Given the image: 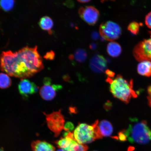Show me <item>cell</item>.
<instances>
[{
  "instance_id": "6da1fadb",
  "label": "cell",
  "mask_w": 151,
  "mask_h": 151,
  "mask_svg": "<svg viewBox=\"0 0 151 151\" xmlns=\"http://www.w3.org/2000/svg\"><path fill=\"white\" fill-rule=\"evenodd\" d=\"M0 69L10 76L18 78H26L33 76L17 52L8 50L1 53L0 55Z\"/></svg>"
},
{
  "instance_id": "7a4b0ae2",
  "label": "cell",
  "mask_w": 151,
  "mask_h": 151,
  "mask_svg": "<svg viewBox=\"0 0 151 151\" xmlns=\"http://www.w3.org/2000/svg\"><path fill=\"white\" fill-rule=\"evenodd\" d=\"M106 81L110 84L109 90L113 96L124 103H129L132 98H136L138 95V92L133 89L132 79L128 81L118 75L114 80L109 78Z\"/></svg>"
},
{
  "instance_id": "3957f363",
  "label": "cell",
  "mask_w": 151,
  "mask_h": 151,
  "mask_svg": "<svg viewBox=\"0 0 151 151\" xmlns=\"http://www.w3.org/2000/svg\"><path fill=\"white\" fill-rule=\"evenodd\" d=\"M131 123L127 129L122 130L127 140L132 143L146 145L151 140V130L146 121L132 118Z\"/></svg>"
},
{
  "instance_id": "277c9868",
  "label": "cell",
  "mask_w": 151,
  "mask_h": 151,
  "mask_svg": "<svg viewBox=\"0 0 151 151\" xmlns=\"http://www.w3.org/2000/svg\"><path fill=\"white\" fill-rule=\"evenodd\" d=\"M99 123V120H97L91 125L85 123L79 124L73 133L76 141L79 144L86 145L102 138Z\"/></svg>"
},
{
  "instance_id": "5b68a950",
  "label": "cell",
  "mask_w": 151,
  "mask_h": 151,
  "mask_svg": "<svg viewBox=\"0 0 151 151\" xmlns=\"http://www.w3.org/2000/svg\"><path fill=\"white\" fill-rule=\"evenodd\" d=\"M25 63L28 69L33 75L43 69L42 58L37 51V47L26 46L17 51Z\"/></svg>"
},
{
  "instance_id": "8992f818",
  "label": "cell",
  "mask_w": 151,
  "mask_h": 151,
  "mask_svg": "<svg viewBox=\"0 0 151 151\" xmlns=\"http://www.w3.org/2000/svg\"><path fill=\"white\" fill-rule=\"evenodd\" d=\"M46 116L47 126L51 131L53 132L54 136H58L64 129L65 125V118L62 114L61 110L47 114L43 113Z\"/></svg>"
},
{
  "instance_id": "52a82bcc",
  "label": "cell",
  "mask_w": 151,
  "mask_h": 151,
  "mask_svg": "<svg viewBox=\"0 0 151 151\" xmlns=\"http://www.w3.org/2000/svg\"><path fill=\"white\" fill-rule=\"evenodd\" d=\"M99 31L101 37L105 40L109 41L118 39L122 31L118 24L110 21L102 23L100 26Z\"/></svg>"
},
{
  "instance_id": "ba28073f",
  "label": "cell",
  "mask_w": 151,
  "mask_h": 151,
  "mask_svg": "<svg viewBox=\"0 0 151 151\" xmlns=\"http://www.w3.org/2000/svg\"><path fill=\"white\" fill-rule=\"evenodd\" d=\"M150 38L139 42L134 48L133 54L137 61H151V31Z\"/></svg>"
},
{
  "instance_id": "9c48e42d",
  "label": "cell",
  "mask_w": 151,
  "mask_h": 151,
  "mask_svg": "<svg viewBox=\"0 0 151 151\" xmlns=\"http://www.w3.org/2000/svg\"><path fill=\"white\" fill-rule=\"evenodd\" d=\"M43 86L40 90L41 98L46 101H50L56 97L57 92L61 90V85L52 84V80L48 77H46L43 80Z\"/></svg>"
},
{
  "instance_id": "30bf717a",
  "label": "cell",
  "mask_w": 151,
  "mask_h": 151,
  "mask_svg": "<svg viewBox=\"0 0 151 151\" xmlns=\"http://www.w3.org/2000/svg\"><path fill=\"white\" fill-rule=\"evenodd\" d=\"M78 14L81 18L90 25H94L99 19V11L93 6L81 7Z\"/></svg>"
},
{
  "instance_id": "8fae6325",
  "label": "cell",
  "mask_w": 151,
  "mask_h": 151,
  "mask_svg": "<svg viewBox=\"0 0 151 151\" xmlns=\"http://www.w3.org/2000/svg\"><path fill=\"white\" fill-rule=\"evenodd\" d=\"M18 88L20 94L24 97L35 94L37 92L38 88L34 83L27 79H24L18 84Z\"/></svg>"
},
{
  "instance_id": "7c38bea8",
  "label": "cell",
  "mask_w": 151,
  "mask_h": 151,
  "mask_svg": "<svg viewBox=\"0 0 151 151\" xmlns=\"http://www.w3.org/2000/svg\"><path fill=\"white\" fill-rule=\"evenodd\" d=\"M90 67L94 73H103L106 70V60L103 56L99 54L95 55L90 60Z\"/></svg>"
},
{
  "instance_id": "4fadbf2b",
  "label": "cell",
  "mask_w": 151,
  "mask_h": 151,
  "mask_svg": "<svg viewBox=\"0 0 151 151\" xmlns=\"http://www.w3.org/2000/svg\"><path fill=\"white\" fill-rule=\"evenodd\" d=\"M33 151H55V147L50 143L45 141L37 140L32 143Z\"/></svg>"
},
{
  "instance_id": "5bb4252c",
  "label": "cell",
  "mask_w": 151,
  "mask_h": 151,
  "mask_svg": "<svg viewBox=\"0 0 151 151\" xmlns=\"http://www.w3.org/2000/svg\"><path fill=\"white\" fill-rule=\"evenodd\" d=\"M98 125L100 133L103 137H109L112 135L113 129L110 122L107 120H103L99 122Z\"/></svg>"
},
{
  "instance_id": "9a60e30c",
  "label": "cell",
  "mask_w": 151,
  "mask_h": 151,
  "mask_svg": "<svg viewBox=\"0 0 151 151\" xmlns=\"http://www.w3.org/2000/svg\"><path fill=\"white\" fill-rule=\"evenodd\" d=\"M137 71L139 75L142 76L151 77V61H141L137 65Z\"/></svg>"
},
{
  "instance_id": "2e32d148",
  "label": "cell",
  "mask_w": 151,
  "mask_h": 151,
  "mask_svg": "<svg viewBox=\"0 0 151 151\" xmlns=\"http://www.w3.org/2000/svg\"><path fill=\"white\" fill-rule=\"evenodd\" d=\"M107 52L109 55L112 57H118L121 54L122 47L119 43L113 41L107 45Z\"/></svg>"
},
{
  "instance_id": "e0dca14e",
  "label": "cell",
  "mask_w": 151,
  "mask_h": 151,
  "mask_svg": "<svg viewBox=\"0 0 151 151\" xmlns=\"http://www.w3.org/2000/svg\"><path fill=\"white\" fill-rule=\"evenodd\" d=\"M88 55L86 50L82 48H78L76 50L74 54L69 55V59L71 60H75L79 63H83L87 58Z\"/></svg>"
},
{
  "instance_id": "ac0fdd59",
  "label": "cell",
  "mask_w": 151,
  "mask_h": 151,
  "mask_svg": "<svg viewBox=\"0 0 151 151\" xmlns=\"http://www.w3.org/2000/svg\"><path fill=\"white\" fill-rule=\"evenodd\" d=\"M39 25L42 30L51 33L52 29L54 26V22L50 17L46 16L41 18L39 21Z\"/></svg>"
},
{
  "instance_id": "d6986e66",
  "label": "cell",
  "mask_w": 151,
  "mask_h": 151,
  "mask_svg": "<svg viewBox=\"0 0 151 151\" xmlns=\"http://www.w3.org/2000/svg\"><path fill=\"white\" fill-rule=\"evenodd\" d=\"M12 81L9 76L5 73H0V88L4 89L10 86Z\"/></svg>"
},
{
  "instance_id": "ffe728a7",
  "label": "cell",
  "mask_w": 151,
  "mask_h": 151,
  "mask_svg": "<svg viewBox=\"0 0 151 151\" xmlns=\"http://www.w3.org/2000/svg\"><path fill=\"white\" fill-rule=\"evenodd\" d=\"M15 4L14 1H0V6L4 10L8 12L12 10Z\"/></svg>"
},
{
  "instance_id": "44dd1931",
  "label": "cell",
  "mask_w": 151,
  "mask_h": 151,
  "mask_svg": "<svg viewBox=\"0 0 151 151\" xmlns=\"http://www.w3.org/2000/svg\"><path fill=\"white\" fill-rule=\"evenodd\" d=\"M140 25V24L137 22H133L128 25L127 29L132 34L136 35L139 33Z\"/></svg>"
},
{
  "instance_id": "7402d4cb",
  "label": "cell",
  "mask_w": 151,
  "mask_h": 151,
  "mask_svg": "<svg viewBox=\"0 0 151 151\" xmlns=\"http://www.w3.org/2000/svg\"><path fill=\"white\" fill-rule=\"evenodd\" d=\"M74 128V126L72 123L68 122L65 124L64 126V129L67 132H71Z\"/></svg>"
},
{
  "instance_id": "603a6c76",
  "label": "cell",
  "mask_w": 151,
  "mask_h": 151,
  "mask_svg": "<svg viewBox=\"0 0 151 151\" xmlns=\"http://www.w3.org/2000/svg\"><path fill=\"white\" fill-rule=\"evenodd\" d=\"M55 57V54L52 51L48 52L45 55L44 58L47 60H53Z\"/></svg>"
},
{
  "instance_id": "cb8c5ba5",
  "label": "cell",
  "mask_w": 151,
  "mask_h": 151,
  "mask_svg": "<svg viewBox=\"0 0 151 151\" xmlns=\"http://www.w3.org/2000/svg\"><path fill=\"white\" fill-rule=\"evenodd\" d=\"M88 147L86 145L79 144L78 146L73 151H87Z\"/></svg>"
},
{
  "instance_id": "d4e9b609",
  "label": "cell",
  "mask_w": 151,
  "mask_h": 151,
  "mask_svg": "<svg viewBox=\"0 0 151 151\" xmlns=\"http://www.w3.org/2000/svg\"><path fill=\"white\" fill-rule=\"evenodd\" d=\"M145 23L148 27L151 29V12L146 15L145 18Z\"/></svg>"
},
{
  "instance_id": "484cf974",
  "label": "cell",
  "mask_w": 151,
  "mask_h": 151,
  "mask_svg": "<svg viewBox=\"0 0 151 151\" xmlns=\"http://www.w3.org/2000/svg\"><path fill=\"white\" fill-rule=\"evenodd\" d=\"M147 91L148 93L147 99L148 100V105L151 107V85L148 86Z\"/></svg>"
},
{
  "instance_id": "4316f807",
  "label": "cell",
  "mask_w": 151,
  "mask_h": 151,
  "mask_svg": "<svg viewBox=\"0 0 151 151\" xmlns=\"http://www.w3.org/2000/svg\"><path fill=\"white\" fill-rule=\"evenodd\" d=\"M105 74L109 78H114L115 76V73L112 71L109 70V69H106L105 71Z\"/></svg>"
},
{
  "instance_id": "83f0119b",
  "label": "cell",
  "mask_w": 151,
  "mask_h": 151,
  "mask_svg": "<svg viewBox=\"0 0 151 151\" xmlns=\"http://www.w3.org/2000/svg\"><path fill=\"white\" fill-rule=\"evenodd\" d=\"M91 37L92 39L94 40H97L99 37V34L96 31H94L91 34Z\"/></svg>"
},
{
  "instance_id": "f1b7e54d",
  "label": "cell",
  "mask_w": 151,
  "mask_h": 151,
  "mask_svg": "<svg viewBox=\"0 0 151 151\" xmlns=\"http://www.w3.org/2000/svg\"><path fill=\"white\" fill-rule=\"evenodd\" d=\"M64 4L70 8H72L74 6V3L73 1H67L64 3Z\"/></svg>"
},
{
  "instance_id": "f546056e",
  "label": "cell",
  "mask_w": 151,
  "mask_h": 151,
  "mask_svg": "<svg viewBox=\"0 0 151 151\" xmlns=\"http://www.w3.org/2000/svg\"><path fill=\"white\" fill-rule=\"evenodd\" d=\"M90 48L92 50H95L97 48V45L95 43H92L90 45Z\"/></svg>"
},
{
  "instance_id": "4dcf8cb0",
  "label": "cell",
  "mask_w": 151,
  "mask_h": 151,
  "mask_svg": "<svg viewBox=\"0 0 151 151\" xmlns=\"http://www.w3.org/2000/svg\"><path fill=\"white\" fill-rule=\"evenodd\" d=\"M109 102H107L106 104V105L105 106V107H106L105 109H109L110 108V107L112 106V104L109 103Z\"/></svg>"
},
{
  "instance_id": "1f68e13d",
  "label": "cell",
  "mask_w": 151,
  "mask_h": 151,
  "mask_svg": "<svg viewBox=\"0 0 151 151\" xmlns=\"http://www.w3.org/2000/svg\"><path fill=\"white\" fill-rule=\"evenodd\" d=\"M77 1L80 3H85L89 2L90 1H88V0H87V1L86 0H84V1H83V0L82 1H82H81V0H80V1Z\"/></svg>"
},
{
  "instance_id": "d6a6232c",
  "label": "cell",
  "mask_w": 151,
  "mask_h": 151,
  "mask_svg": "<svg viewBox=\"0 0 151 151\" xmlns=\"http://www.w3.org/2000/svg\"><path fill=\"white\" fill-rule=\"evenodd\" d=\"M134 147H129L128 150V151H134Z\"/></svg>"
},
{
  "instance_id": "836d02e7",
  "label": "cell",
  "mask_w": 151,
  "mask_h": 151,
  "mask_svg": "<svg viewBox=\"0 0 151 151\" xmlns=\"http://www.w3.org/2000/svg\"><path fill=\"white\" fill-rule=\"evenodd\" d=\"M57 151H65L62 150V149H59V150H57Z\"/></svg>"
},
{
  "instance_id": "e575fe53",
  "label": "cell",
  "mask_w": 151,
  "mask_h": 151,
  "mask_svg": "<svg viewBox=\"0 0 151 151\" xmlns=\"http://www.w3.org/2000/svg\"><path fill=\"white\" fill-rule=\"evenodd\" d=\"M0 151H4L2 149L0 148Z\"/></svg>"
}]
</instances>
